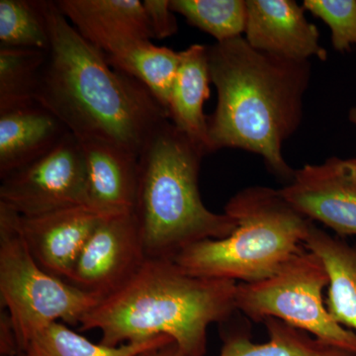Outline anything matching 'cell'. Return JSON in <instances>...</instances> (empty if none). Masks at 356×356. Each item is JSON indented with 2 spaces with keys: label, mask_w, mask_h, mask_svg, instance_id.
<instances>
[{
  "label": "cell",
  "mask_w": 356,
  "mask_h": 356,
  "mask_svg": "<svg viewBox=\"0 0 356 356\" xmlns=\"http://www.w3.org/2000/svg\"><path fill=\"white\" fill-rule=\"evenodd\" d=\"M280 191L307 219L322 222L339 238L356 236V158L307 163Z\"/></svg>",
  "instance_id": "cell-10"
},
{
  "label": "cell",
  "mask_w": 356,
  "mask_h": 356,
  "mask_svg": "<svg viewBox=\"0 0 356 356\" xmlns=\"http://www.w3.org/2000/svg\"><path fill=\"white\" fill-rule=\"evenodd\" d=\"M238 283L197 277L172 259H147L135 275L100 300L81 320L83 331L99 330L102 343L119 346L170 337L186 356H204L207 330L236 312Z\"/></svg>",
  "instance_id": "cell-3"
},
{
  "label": "cell",
  "mask_w": 356,
  "mask_h": 356,
  "mask_svg": "<svg viewBox=\"0 0 356 356\" xmlns=\"http://www.w3.org/2000/svg\"><path fill=\"white\" fill-rule=\"evenodd\" d=\"M79 142L86 161L89 205L110 214L133 213L139 156L102 140Z\"/></svg>",
  "instance_id": "cell-14"
},
{
  "label": "cell",
  "mask_w": 356,
  "mask_h": 356,
  "mask_svg": "<svg viewBox=\"0 0 356 356\" xmlns=\"http://www.w3.org/2000/svg\"><path fill=\"white\" fill-rule=\"evenodd\" d=\"M208 46L194 44L180 51V62L168 102L173 125L210 154L208 117L204 105L210 95Z\"/></svg>",
  "instance_id": "cell-16"
},
{
  "label": "cell",
  "mask_w": 356,
  "mask_h": 356,
  "mask_svg": "<svg viewBox=\"0 0 356 356\" xmlns=\"http://www.w3.org/2000/svg\"><path fill=\"white\" fill-rule=\"evenodd\" d=\"M67 133L38 103L0 114V179L48 154Z\"/></svg>",
  "instance_id": "cell-15"
},
{
  "label": "cell",
  "mask_w": 356,
  "mask_h": 356,
  "mask_svg": "<svg viewBox=\"0 0 356 356\" xmlns=\"http://www.w3.org/2000/svg\"><path fill=\"white\" fill-rule=\"evenodd\" d=\"M172 10L207 33L218 43L243 37L247 24L245 0H170Z\"/></svg>",
  "instance_id": "cell-23"
},
{
  "label": "cell",
  "mask_w": 356,
  "mask_h": 356,
  "mask_svg": "<svg viewBox=\"0 0 356 356\" xmlns=\"http://www.w3.org/2000/svg\"><path fill=\"white\" fill-rule=\"evenodd\" d=\"M143 6L154 39L170 38L178 31L177 16L170 0H144Z\"/></svg>",
  "instance_id": "cell-25"
},
{
  "label": "cell",
  "mask_w": 356,
  "mask_h": 356,
  "mask_svg": "<svg viewBox=\"0 0 356 356\" xmlns=\"http://www.w3.org/2000/svg\"><path fill=\"white\" fill-rule=\"evenodd\" d=\"M329 274L318 255L304 248L273 275L238 283L236 312L254 323L274 318L356 355V334L337 324L324 300Z\"/></svg>",
  "instance_id": "cell-7"
},
{
  "label": "cell",
  "mask_w": 356,
  "mask_h": 356,
  "mask_svg": "<svg viewBox=\"0 0 356 356\" xmlns=\"http://www.w3.org/2000/svg\"><path fill=\"white\" fill-rule=\"evenodd\" d=\"M146 259L133 213L112 215L93 232L65 282L102 300L124 286Z\"/></svg>",
  "instance_id": "cell-9"
},
{
  "label": "cell",
  "mask_w": 356,
  "mask_h": 356,
  "mask_svg": "<svg viewBox=\"0 0 356 356\" xmlns=\"http://www.w3.org/2000/svg\"><path fill=\"white\" fill-rule=\"evenodd\" d=\"M303 7L330 28L334 51L356 48V0H304Z\"/></svg>",
  "instance_id": "cell-24"
},
{
  "label": "cell",
  "mask_w": 356,
  "mask_h": 356,
  "mask_svg": "<svg viewBox=\"0 0 356 356\" xmlns=\"http://www.w3.org/2000/svg\"><path fill=\"white\" fill-rule=\"evenodd\" d=\"M0 46L48 51L46 0H0Z\"/></svg>",
  "instance_id": "cell-22"
},
{
  "label": "cell",
  "mask_w": 356,
  "mask_h": 356,
  "mask_svg": "<svg viewBox=\"0 0 356 356\" xmlns=\"http://www.w3.org/2000/svg\"><path fill=\"white\" fill-rule=\"evenodd\" d=\"M224 213L236 220L235 231L181 250L173 261L185 273L240 283L266 280L305 248L314 222L295 210L280 189L261 185L238 191Z\"/></svg>",
  "instance_id": "cell-5"
},
{
  "label": "cell",
  "mask_w": 356,
  "mask_h": 356,
  "mask_svg": "<svg viewBox=\"0 0 356 356\" xmlns=\"http://www.w3.org/2000/svg\"><path fill=\"white\" fill-rule=\"evenodd\" d=\"M205 152L166 121L139 158L133 215L147 259H173L184 248L234 233L236 222L212 212L199 191Z\"/></svg>",
  "instance_id": "cell-4"
},
{
  "label": "cell",
  "mask_w": 356,
  "mask_h": 356,
  "mask_svg": "<svg viewBox=\"0 0 356 356\" xmlns=\"http://www.w3.org/2000/svg\"><path fill=\"white\" fill-rule=\"evenodd\" d=\"M211 83L217 105L208 117L210 153L240 149L264 159L276 177L291 181L295 170L283 146L303 120L310 60L255 50L243 37L208 46Z\"/></svg>",
  "instance_id": "cell-2"
},
{
  "label": "cell",
  "mask_w": 356,
  "mask_h": 356,
  "mask_svg": "<svg viewBox=\"0 0 356 356\" xmlns=\"http://www.w3.org/2000/svg\"><path fill=\"white\" fill-rule=\"evenodd\" d=\"M56 3L76 31L105 57L154 39L140 0H58Z\"/></svg>",
  "instance_id": "cell-13"
},
{
  "label": "cell",
  "mask_w": 356,
  "mask_h": 356,
  "mask_svg": "<svg viewBox=\"0 0 356 356\" xmlns=\"http://www.w3.org/2000/svg\"><path fill=\"white\" fill-rule=\"evenodd\" d=\"M48 51L0 46V114L36 103Z\"/></svg>",
  "instance_id": "cell-21"
},
{
  "label": "cell",
  "mask_w": 356,
  "mask_h": 356,
  "mask_svg": "<svg viewBox=\"0 0 356 356\" xmlns=\"http://www.w3.org/2000/svg\"><path fill=\"white\" fill-rule=\"evenodd\" d=\"M304 247L320 257L327 274L325 306L330 315L356 334V245L312 224Z\"/></svg>",
  "instance_id": "cell-17"
},
{
  "label": "cell",
  "mask_w": 356,
  "mask_h": 356,
  "mask_svg": "<svg viewBox=\"0 0 356 356\" xmlns=\"http://www.w3.org/2000/svg\"><path fill=\"white\" fill-rule=\"evenodd\" d=\"M84 204L34 217H21L25 242L40 266L67 281L93 232L112 216Z\"/></svg>",
  "instance_id": "cell-11"
},
{
  "label": "cell",
  "mask_w": 356,
  "mask_h": 356,
  "mask_svg": "<svg viewBox=\"0 0 356 356\" xmlns=\"http://www.w3.org/2000/svg\"><path fill=\"white\" fill-rule=\"evenodd\" d=\"M17 356H23L22 353H20L19 355H17Z\"/></svg>",
  "instance_id": "cell-28"
},
{
  "label": "cell",
  "mask_w": 356,
  "mask_h": 356,
  "mask_svg": "<svg viewBox=\"0 0 356 356\" xmlns=\"http://www.w3.org/2000/svg\"><path fill=\"white\" fill-rule=\"evenodd\" d=\"M106 58L114 69L144 84L168 113L170 91L179 67L180 51L156 46L151 41H142Z\"/></svg>",
  "instance_id": "cell-19"
},
{
  "label": "cell",
  "mask_w": 356,
  "mask_h": 356,
  "mask_svg": "<svg viewBox=\"0 0 356 356\" xmlns=\"http://www.w3.org/2000/svg\"><path fill=\"white\" fill-rule=\"evenodd\" d=\"M175 341L170 337L159 336L119 346L93 343L86 337L72 331L62 322L47 325L26 344L23 356H136Z\"/></svg>",
  "instance_id": "cell-20"
},
{
  "label": "cell",
  "mask_w": 356,
  "mask_h": 356,
  "mask_svg": "<svg viewBox=\"0 0 356 356\" xmlns=\"http://www.w3.org/2000/svg\"><path fill=\"white\" fill-rule=\"evenodd\" d=\"M0 294L21 353L47 325L56 322L79 325L100 301L44 271L27 247L19 215L1 203Z\"/></svg>",
  "instance_id": "cell-6"
},
{
  "label": "cell",
  "mask_w": 356,
  "mask_h": 356,
  "mask_svg": "<svg viewBox=\"0 0 356 356\" xmlns=\"http://www.w3.org/2000/svg\"><path fill=\"white\" fill-rule=\"evenodd\" d=\"M243 35L255 50L270 55L294 60L327 58L317 27L294 0H247Z\"/></svg>",
  "instance_id": "cell-12"
},
{
  "label": "cell",
  "mask_w": 356,
  "mask_h": 356,
  "mask_svg": "<svg viewBox=\"0 0 356 356\" xmlns=\"http://www.w3.org/2000/svg\"><path fill=\"white\" fill-rule=\"evenodd\" d=\"M51 44L36 103L79 140L110 143L139 156L168 119L144 86L114 69L104 54L70 24L56 1L46 0Z\"/></svg>",
  "instance_id": "cell-1"
},
{
  "label": "cell",
  "mask_w": 356,
  "mask_h": 356,
  "mask_svg": "<svg viewBox=\"0 0 356 356\" xmlns=\"http://www.w3.org/2000/svg\"><path fill=\"white\" fill-rule=\"evenodd\" d=\"M136 356H186L178 348L175 341L158 346V348H152V350L145 351Z\"/></svg>",
  "instance_id": "cell-26"
},
{
  "label": "cell",
  "mask_w": 356,
  "mask_h": 356,
  "mask_svg": "<svg viewBox=\"0 0 356 356\" xmlns=\"http://www.w3.org/2000/svg\"><path fill=\"white\" fill-rule=\"evenodd\" d=\"M348 120L353 124V125L356 126V106L353 107L348 112Z\"/></svg>",
  "instance_id": "cell-27"
},
{
  "label": "cell",
  "mask_w": 356,
  "mask_h": 356,
  "mask_svg": "<svg viewBox=\"0 0 356 356\" xmlns=\"http://www.w3.org/2000/svg\"><path fill=\"white\" fill-rule=\"evenodd\" d=\"M0 203L21 217H34L88 204L81 142L67 133L57 147L1 179Z\"/></svg>",
  "instance_id": "cell-8"
},
{
  "label": "cell",
  "mask_w": 356,
  "mask_h": 356,
  "mask_svg": "<svg viewBox=\"0 0 356 356\" xmlns=\"http://www.w3.org/2000/svg\"><path fill=\"white\" fill-rule=\"evenodd\" d=\"M262 324L268 332L267 343H252L243 331H225L219 356H356L278 318H266Z\"/></svg>",
  "instance_id": "cell-18"
}]
</instances>
